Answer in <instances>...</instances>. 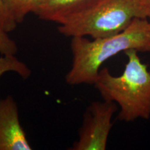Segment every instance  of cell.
<instances>
[{
  "instance_id": "11",
  "label": "cell",
  "mask_w": 150,
  "mask_h": 150,
  "mask_svg": "<svg viewBox=\"0 0 150 150\" xmlns=\"http://www.w3.org/2000/svg\"><path fill=\"white\" fill-rule=\"evenodd\" d=\"M146 16L150 24V0H146Z\"/></svg>"
},
{
  "instance_id": "3",
  "label": "cell",
  "mask_w": 150,
  "mask_h": 150,
  "mask_svg": "<svg viewBox=\"0 0 150 150\" xmlns=\"http://www.w3.org/2000/svg\"><path fill=\"white\" fill-rule=\"evenodd\" d=\"M136 18H147L146 0H92L59 24L58 31L71 38L111 36L124 31Z\"/></svg>"
},
{
  "instance_id": "4",
  "label": "cell",
  "mask_w": 150,
  "mask_h": 150,
  "mask_svg": "<svg viewBox=\"0 0 150 150\" xmlns=\"http://www.w3.org/2000/svg\"><path fill=\"white\" fill-rule=\"evenodd\" d=\"M117 106L115 103L104 100L93 102L86 108L79 139L71 150H105L112 127V117Z\"/></svg>"
},
{
  "instance_id": "10",
  "label": "cell",
  "mask_w": 150,
  "mask_h": 150,
  "mask_svg": "<svg viewBox=\"0 0 150 150\" xmlns=\"http://www.w3.org/2000/svg\"><path fill=\"white\" fill-rule=\"evenodd\" d=\"M18 52L16 42L0 27V56L15 55Z\"/></svg>"
},
{
  "instance_id": "7",
  "label": "cell",
  "mask_w": 150,
  "mask_h": 150,
  "mask_svg": "<svg viewBox=\"0 0 150 150\" xmlns=\"http://www.w3.org/2000/svg\"><path fill=\"white\" fill-rule=\"evenodd\" d=\"M40 0H4L6 6L18 24L30 13H33Z\"/></svg>"
},
{
  "instance_id": "6",
  "label": "cell",
  "mask_w": 150,
  "mask_h": 150,
  "mask_svg": "<svg viewBox=\"0 0 150 150\" xmlns=\"http://www.w3.org/2000/svg\"><path fill=\"white\" fill-rule=\"evenodd\" d=\"M92 0H40L33 13L40 20L61 24Z\"/></svg>"
},
{
  "instance_id": "8",
  "label": "cell",
  "mask_w": 150,
  "mask_h": 150,
  "mask_svg": "<svg viewBox=\"0 0 150 150\" xmlns=\"http://www.w3.org/2000/svg\"><path fill=\"white\" fill-rule=\"evenodd\" d=\"M8 72H16L24 79L31 74V71L27 65L17 59L15 55L0 56V78Z\"/></svg>"
},
{
  "instance_id": "1",
  "label": "cell",
  "mask_w": 150,
  "mask_h": 150,
  "mask_svg": "<svg viewBox=\"0 0 150 150\" xmlns=\"http://www.w3.org/2000/svg\"><path fill=\"white\" fill-rule=\"evenodd\" d=\"M72 63L65 76L70 86L94 84L102 65L112 56L130 49L150 52V24L147 18H136L117 34L90 40L85 36L72 38Z\"/></svg>"
},
{
  "instance_id": "5",
  "label": "cell",
  "mask_w": 150,
  "mask_h": 150,
  "mask_svg": "<svg viewBox=\"0 0 150 150\" xmlns=\"http://www.w3.org/2000/svg\"><path fill=\"white\" fill-rule=\"evenodd\" d=\"M19 119L18 108L11 96L0 99V150H31Z\"/></svg>"
},
{
  "instance_id": "2",
  "label": "cell",
  "mask_w": 150,
  "mask_h": 150,
  "mask_svg": "<svg viewBox=\"0 0 150 150\" xmlns=\"http://www.w3.org/2000/svg\"><path fill=\"white\" fill-rule=\"evenodd\" d=\"M138 52L134 49L124 52L128 61L121 75L113 76L104 67L93 84L104 100L119 106L118 120L127 122L150 119V72Z\"/></svg>"
},
{
  "instance_id": "9",
  "label": "cell",
  "mask_w": 150,
  "mask_h": 150,
  "mask_svg": "<svg viewBox=\"0 0 150 150\" xmlns=\"http://www.w3.org/2000/svg\"><path fill=\"white\" fill-rule=\"evenodd\" d=\"M17 23L11 16L4 0H0V27L6 33H10L16 29Z\"/></svg>"
}]
</instances>
